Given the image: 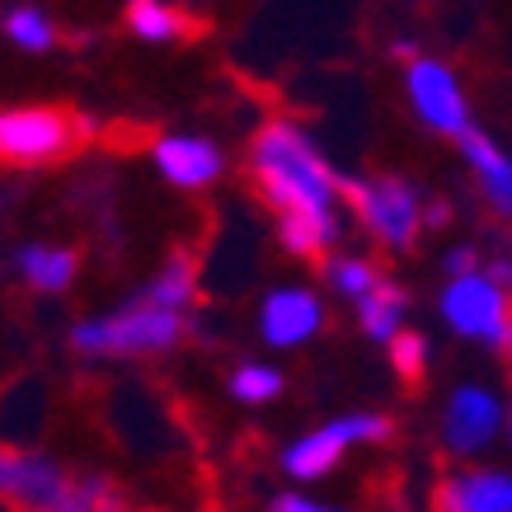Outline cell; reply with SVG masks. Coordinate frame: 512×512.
Here are the masks:
<instances>
[{
	"instance_id": "6da1fadb",
	"label": "cell",
	"mask_w": 512,
	"mask_h": 512,
	"mask_svg": "<svg viewBox=\"0 0 512 512\" xmlns=\"http://www.w3.org/2000/svg\"><path fill=\"white\" fill-rule=\"evenodd\" d=\"M249 160H254V179H259L273 207H282V212H329L339 184L296 127L268 123L249 146Z\"/></svg>"
},
{
	"instance_id": "7a4b0ae2",
	"label": "cell",
	"mask_w": 512,
	"mask_h": 512,
	"mask_svg": "<svg viewBox=\"0 0 512 512\" xmlns=\"http://www.w3.org/2000/svg\"><path fill=\"white\" fill-rule=\"evenodd\" d=\"M179 334H184L179 311L156 306V301H141V306H127V311L109 315V320L76 325L71 343L85 348V353H160V348H170Z\"/></svg>"
},
{
	"instance_id": "3957f363",
	"label": "cell",
	"mask_w": 512,
	"mask_h": 512,
	"mask_svg": "<svg viewBox=\"0 0 512 512\" xmlns=\"http://www.w3.org/2000/svg\"><path fill=\"white\" fill-rule=\"evenodd\" d=\"M80 127L62 109H10L0 118V151L10 165H52L71 156Z\"/></svg>"
},
{
	"instance_id": "277c9868",
	"label": "cell",
	"mask_w": 512,
	"mask_h": 512,
	"mask_svg": "<svg viewBox=\"0 0 512 512\" xmlns=\"http://www.w3.org/2000/svg\"><path fill=\"white\" fill-rule=\"evenodd\" d=\"M348 193L362 221L376 231V240H386L395 249L414 245V231H419V198L404 179H376V184H339Z\"/></svg>"
},
{
	"instance_id": "5b68a950",
	"label": "cell",
	"mask_w": 512,
	"mask_h": 512,
	"mask_svg": "<svg viewBox=\"0 0 512 512\" xmlns=\"http://www.w3.org/2000/svg\"><path fill=\"white\" fill-rule=\"evenodd\" d=\"M442 315H447L451 325L470 334V339H484V343H503L508 339V306H503V296H498V282L494 278H456L442 296Z\"/></svg>"
},
{
	"instance_id": "8992f818",
	"label": "cell",
	"mask_w": 512,
	"mask_h": 512,
	"mask_svg": "<svg viewBox=\"0 0 512 512\" xmlns=\"http://www.w3.org/2000/svg\"><path fill=\"white\" fill-rule=\"evenodd\" d=\"M0 470H5V498L15 512H57L71 494L62 470L43 456H29V451H5Z\"/></svg>"
},
{
	"instance_id": "52a82bcc",
	"label": "cell",
	"mask_w": 512,
	"mask_h": 512,
	"mask_svg": "<svg viewBox=\"0 0 512 512\" xmlns=\"http://www.w3.org/2000/svg\"><path fill=\"white\" fill-rule=\"evenodd\" d=\"M409 94H414V109L428 127L451 132V137H466V99L456 90V80L442 62H414L409 66Z\"/></svg>"
},
{
	"instance_id": "ba28073f",
	"label": "cell",
	"mask_w": 512,
	"mask_h": 512,
	"mask_svg": "<svg viewBox=\"0 0 512 512\" xmlns=\"http://www.w3.org/2000/svg\"><path fill=\"white\" fill-rule=\"evenodd\" d=\"M437 512H512V475L494 470H475V475H456L437 489Z\"/></svg>"
},
{
	"instance_id": "9c48e42d",
	"label": "cell",
	"mask_w": 512,
	"mask_h": 512,
	"mask_svg": "<svg viewBox=\"0 0 512 512\" xmlns=\"http://www.w3.org/2000/svg\"><path fill=\"white\" fill-rule=\"evenodd\" d=\"M498 428V404L484 390H456L447 404V442L456 451H480Z\"/></svg>"
},
{
	"instance_id": "30bf717a",
	"label": "cell",
	"mask_w": 512,
	"mask_h": 512,
	"mask_svg": "<svg viewBox=\"0 0 512 512\" xmlns=\"http://www.w3.org/2000/svg\"><path fill=\"white\" fill-rule=\"evenodd\" d=\"M156 160L160 170L170 174L179 188H202L212 184L221 174V156L217 146H207V141H193V137H170L156 146Z\"/></svg>"
},
{
	"instance_id": "8fae6325",
	"label": "cell",
	"mask_w": 512,
	"mask_h": 512,
	"mask_svg": "<svg viewBox=\"0 0 512 512\" xmlns=\"http://www.w3.org/2000/svg\"><path fill=\"white\" fill-rule=\"evenodd\" d=\"M320 329V301L311 292H278L264 306V339L268 343H301Z\"/></svg>"
},
{
	"instance_id": "7c38bea8",
	"label": "cell",
	"mask_w": 512,
	"mask_h": 512,
	"mask_svg": "<svg viewBox=\"0 0 512 512\" xmlns=\"http://www.w3.org/2000/svg\"><path fill=\"white\" fill-rule=\"evenodd\" d=\"M461 146H466V156H470V165H475V174H480L489 202H494L503 217H512V160L503 156L498 146H489L480 132H466Z\"/></svg>"
},
{
	"instance_id": "4fadbf2b",
	"label": "cell",
	"mask_w": 512,
	"mask_h": 512,
	"mask_svg": "<svg viewBox=\"0 0 512 512\" xmlns=\"http://www.w3.org/2000/svg\"><path fill=\"white\" fill-rule=\"evenodd\" d=\"M353 437H348V423H329L325 433H311L306 442H296L292 451H287V470L292 475H301V480H315V475H325L334 461H339V451L348 447Z\"/></svg>"
},
{
	"instance_id": "5bb4252c",
	"label": "cell",
	"mask_w": 512,
	"mask_h": 512,
	"mask_svg": "<svg viewBox=\"0 0 512 512\" xmlns=\"http://www.w3.org/2000/svg\"><path fill=\"white\" fill-rule=\"evenodd\" d=\"M334 235H339L334 212H287V217H282V245L292 249V254H306V259H315L320 249H329Z\"/></svg>"
},
{
	"instance_id": "9a60e30c",
	"label": "cell",
	"mask_w": 512,
	"mask_h": 512,
	"mask_svg": "<svg viewBox=\"0 0 512 512\" xmlns=\"http://www.w3.org/2000/svg\"><path fill=\"white\" fill-rule=\"evenodd\" d=\"M19 273H24L33 287L57 292V287H66V282H71V273H76V254H71V249L29 245V249H19Z\"/></svg>"
},
{
	"instance_id": "2e32d148",
	"label": "cell",
	"mask_w": 512,
	"mask_h": 512,
	"mask_svg": "<svg viewBox=\"0 0 512 512\" xmlns=\"http://www.w3.org/2000/svg\"><path fill=\"white\" fill-rule=\"evenodd\" d=\"M400 315H404V292H400V287L376 282L372 292L362 296V329H367L372 339H395Z\"/></svg>"
},
{
	"instance_id": "e0dca14e",
	"label": "cell",
	"mask_w": 512,
	"mask_h": 512,
	"mask_svg": "<svg viewBox=\"0 0 512 512\" xmlns=\"http://www.w3.org/2000/svg\"><path fill=\"white\" fill-rule=\"evenodd\" d=\"M188 296H193V264H188V259H174V264L165 268V273H160L151 287H146V301L170 306V311L188 306Z\"/></svg>"
},
{
	"instance_id": "ac0fdd59",
	"label": "cell",
	"mask_w": 512,
	"mask_h": 512,
	"mask_svg": "<svg viewBox=\"0 0 512 512\" xmlns=\"http://www.w3.org/2000/svg\"><path fill=\"white\" fill-rule=\"evenodd\" d=\"M132 29L141 33V38H151V43H160V38H165V43H170L174 33L184 29V24H179V15H174L170 5H160V0H132Z\"/></svg>"
},
{
	"instance_id": "d6986e66",
	"label": "cell",
	"mask_w": 512,
	"mask_h": 512,
	"mask_svg": "<svg viewBox=\"0 0 512 512\" xmlns=\"http://www.w3.org/2000/svg\"><path fill=\"white\" fill-rule=\"evenodd\" d=\"M5 33H10L19 47H29V52L52 47V24H47L38 10H15V15L5 19Z\"/></svg>"
},
{
	"instance_id": "ffe728a7",
	"label": "cell",
	"mask_w": 512,
	"mask_h": 512,
	"mask_svg": "<svg viewBox=\"0 0 512 512\" xmlns=\"http://www.w3.org/2000/svg\"><path fill=\"white\" fill-rule=\"evenodd\" d=\"M423 353H428V348H423L419 334H395V339H390V362H395V372H400L409 386L423 376Z\"/></svg>"
},
{
	"instance_id": "44dd1931",
	"label": "cell",
	"mask_w": 512,
	"mask_h": 512,
	"mask_svg": "<svg viewBox=\"0 0 512 512\" xmlns=\"http://www.w3.org/2000/svg\"><path fill=\"white\" fill-rule=\"evenodd\" d=\"M282 376L268 372V367H240L231 381V390L240 395V400H268V395H278Z\"/></svg>"
},
{
	"instance_id": "7402d4cb",
	"label": "cell",
	"mask_w": 512,
	"mask_h": 512,
	"mask_svg": "<svg viewBox=\"0 0 512 512\" xmlns=\"http://www.w3.org/2000/svg\"><path fill=\"white\" fill-rule=\"evenodd\" d=\"M329 278H334V287L348 296H367L376 287V273L367 264H357V259H339V264H329Z\"/></svg>"
},
{
	"instance_id": "603a6c76",
	"label": "cell",
	"mask_w": 512,
	"mask_h": 512,
	"mask_svg": "<svg viewBox=\"0 0 512 512\" xmlns=\"http://www.w3.org/2000/svg\"><path fill=\"white\" fill-rule=\"evenodd\" d=\"M447 268L456 273V278H466L470 268H475V249H456V254L447 259Z\"/></svg>"
},
{
	"instance_id": "cb8c5ba5",
	"label": "cell",
	"mask_w": 512,
	"mask_h": 512,
	"mask_svg": "<svg viewBox=\"0 0 512 512\" xmlns=\"http://www.w3.org/2000/svg\"><path fill=\"white\" fill-rule=\"evenodd\" d=\"M273 512H329V508H315V503H306V498H278V503H273Z\"/></svg>"
},
{
	"instance_id": "d4e9b609",
	"label": "cell",
	"mask_w": 512,
	"mask_h": 512,
	"mask_svg": "<svg viewBox=\"0 0 512 512\" xmlns=\"http://www.w3.org/2000/svg\"><path fill=\"white\" fill-rule=\"evenodd\" d=\"M508 343H512V329H508Z\"/></svg>"
}]
</instances>
